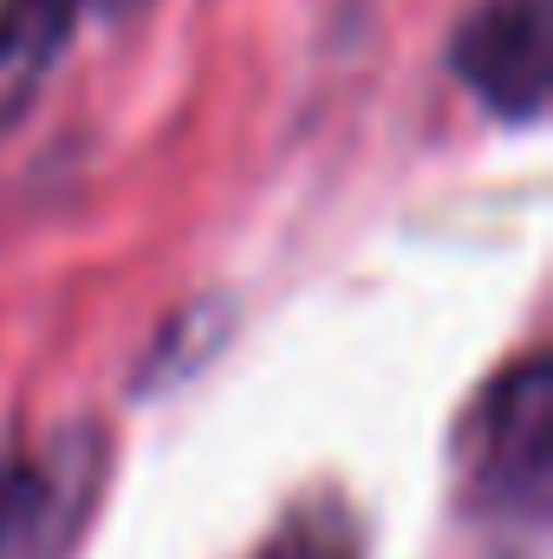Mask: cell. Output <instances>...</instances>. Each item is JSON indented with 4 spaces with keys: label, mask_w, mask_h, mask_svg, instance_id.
<instances>
[{
    "label": "cell",
    "mask_w": 553,
    "mask_h": 559,
    "mask_svg": "<svg viewBox=\"0 0 553 559\" xmlns=\"http://www.w3.org/2000/svg\"><path fill=\"white\" fill-rule=\"evenodd\" d=\"M469 501L495 508L502 521H541L553 481V365L521 358L489 384L462 436Z\"/></svg>",
    "instance_id": "cell-1"
},
{
    "label": "cell",
    "mask_w": 553,
    "mask_h": 559,
    "mask_svg": "<svg viewBox=\"0 0 553 559\" xmlns=\"http://www.w3.org/2000/svg\"><path fill=\"white\" fill-rule=\"evenodd\" d=\"M98 475V429H66L52 449L0 462V559H72Z\"/></svg>",
    "instance_id": "cell-2"
},
{
    "label": "cell",
    "mask_w": 553,
    "mask_h": 559,
    "mask_svg": "<svg viewBox=\"0 0 553 559\" xmlns=\"http://www.w3.org/2000/svg\"><path fill=\"white\" fill-rule=\"evenodd\" d=\"M456 79L508 124H534L553 85V0H482L449 39Z\"/></svg>",
    "instance_id": "cell-3"
},
{
    "label": "cell",
    "mask_w": 553,
    "mask_h": 559,
    "mask_svg": "<svg viewBox=\"0 0 553 559\" xmlns=\"http://www.w3.org/2000/svg\"><path fill=\"white\" fill-rule=\"evenodd\" d=\"M85 0H0V124H13L59 66Z\"/></svg>",
    "instance_id": "cell-4"
},
{
    "label": "cell",
    "mask_w": 553,
    "mask_h": 559,
    "mask_svg": "<svg viewBox=\"0 0 553 559\" xmlns=\"http://www.w3.org/2000/svg\"><path fill=\"white\" fill-rule=\"evenodd\" d=\"M255 559H358V527L339 501H306L280 521Z\"/></svg>",
    "instance_id": "cell-5"
}]
</instances>
